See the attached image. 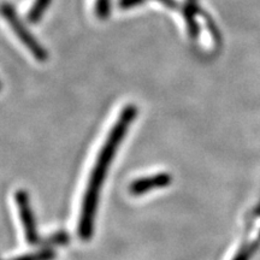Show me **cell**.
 <instances>
[{
    "instance_id": "obj_1",
    "label": "cell",
    "mask_w": 260,
    "mask_h": 260,
    "mask_svg": "<svg viewBox=\"0 0 260 260\" xmlns=\"http://www.w3.org/2000/svg\"><path fill=\"white\" fill-rule=\"evenodd\" d=\"M136 115H138V107L133 104H129L122 110L115 124L110 130L99 154H98L95 165L90 172L88 184H87L82 205H81L79 236L83 241H88L93 235L94 219H95L100 191H102L104 181L107 176V171L111 167L117 149L121 146V142L124 139L132 122L136 118Z\"/></svg>"
},
{
    "instance_id": "obj_2",
    "label": "cell",
    "mask_w": 260,
    "mask_h": 260,
    "mask_svg": "<svg viewBox=\"0 0 260 260\" xmlns=\"http://www.w3.org/2000/svg\"><path fill=\"white\" fill-rule=\"evenodd\" d=\"M3 15H4L6 21L9 22V24L11 25L12 29H14L15 34L17 35L19 40L22 41V44L30 51V53L34 56L35 59L39 61L46 60L47 52L44 50V47L41 46L40 42L37 41L34 35L28 30L23 22L21 21V18H18L15 9L10 4H8V3H4V4H3Z\"/></svg>"
},
{
    "instance_id": "obj_3",
    "label": "cell",
    "mask_w": 260,
    "mask_h": 260,
    "mask_svg": "<svg viewBox=\"0 0 260 260\" xmlns=\"http://www.w3.org/2000/svg\"><path fill=\"white\" fill-rule=\"evenodd\" d=\"M15 203L17 206L22 226H23L25 241L30 246L38 245L40 242V236L38 234L37 223H35V217L32 213L30 197L24 189H18L15 193Z\"/></svg>"
},
{
    "instance_id": "obj_4",
    "label": "cell",
    "mask_w": 260,
    "mask_h": 260,
    "mask_svg": "<svg viewBox=\"0 0 260 260\" xmlns=\"http://www.w3.org/2000/svg\"><path fill=\"white\" fill-rule=\"evenodd\" d=\"M171 183V176L168 172H159V174L151 175L147 177H141L133 181L129 186V191L132 195L140 197L147 194L148 191L159 188L168 187Z\"/></svg>"
},
{
    "instance_id": "obj_5",
    "label": "cell",
    "mask_w": 260,
    "mask_h": 260,
    "mask_svg": "<svg viewBox=\"0 0 260 260\" xmlns=\"http://www.w3.org/2000/svg\"><path fill=\"white\" fill-rule=\"evenodd\" d=\"M50 3L51 0H35L34 4L31 5L30 11L28 12V21H30L31 23H37L40 21Z\"/></svg>"
},
{
    "instance_id": "obj_6",
    "label": "cell",
    "mask_w": 260,
    "mask_h": 260,
    "mask_svg": "<svg viewBox=\"0 0 260 260\" xmlns=\"http://www.w3.org/2000/svg\"><path fill=\"white\" fill-rule=\"evenodd\" d=\"M54 258H56V252H54L53 249L44 248L39 252L19 255L10 260H53Z\"/></svg>"
},
{
    "instance_id": "obj_7",
    "label": "cell",
    "mask_w": 260,
    "mask_h": 260,
    "mask_svg": "<svg viewBox=\"0 0 260 260\" xmlns=\"http://www.w3.org/2000/svg\"><path fill=\"white\" fill-rule=\"evenodd\" d=\"M254 249H255V245L254 246H252V245L243 246L242 248L240 249V252L235 255L234 260H249L252 256V253L254 252Z\"/></svg>"
},
{
    "instance_id": "obj_8",
    "label": "cell",
    "mask_w": 260,
    "mask_h": 260,
    "mask_svg": "<svg viewBox=\"0 0 260 260\" xmlns=\"http://www.w3.org/2000/svg\"><path fill=\"white\" fill-rule=\"evenodd\" d=\"M110 12V0H98L96 2V14L99 17H107Z\"/></svg>"
}]
</instances>
